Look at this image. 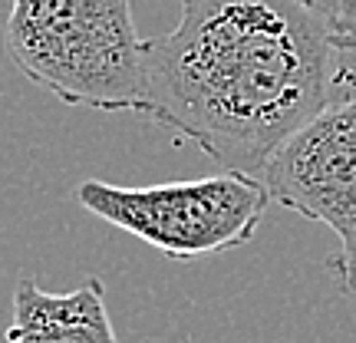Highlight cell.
<instances>
[{"label": "cell", "mask_w": 356, "mask_h": 343, "mask_svg": "<svg viewBox=\"0 0 356 343\" xmlns=\"http://www.w3.org/2000/svg\"><path fill=\"white\" fill-rule=\"evenodd\" d=\"M178 3L175 30L142 43L139 115L195 142L225 172L261 178L327 106V24L304 0Z\"/></svg>", "instance_id": "1"}, {"label": "cell", "mask_w": 356, "mask_h": 343, "mask_svg": "<svg viewBox=\"0 0 356 343\" xmlns=\"http://www.w3.org/2000/svg\"><path fill=\"white\" fill-rule=\"evenodd\" d=\"M330 271L337 274V284H340V291L356 297V238L353 241L340 244V255L330 261Z\"/></svg>", "instance_id": "7"}, {"label": "cell", "mask_w": 356, "mask_h": 343, "mask_svg": "<svg viewBox=\"0 0 356 343\" xmlns=\"http://www.w3.org/2000/svg\"><path fill=\"white\" fill-rule=\"evenodd\" d=\"M132 0H10L3 47L33 86L66 106L139 113L145 70Z\"/></svg>", "instance_id": "2"}, {"label": "cell", "mask_w": 356, "mask_h": 343, "mask_svg": "<svg viewBox=\"0 0 356 343\" xmlns=\"http://www.w3.org/2000/svg\"><path fill=\"white\" fill-rule=\"evenodd\" d=\"M7 343H122L106 310V287L86 278L73 291H43L20 278L13 291Z\"/></svg>", "instance_id": "5"}, {"label": "cell", "mask_w": 356, "mask_h": 343, "mask_svg": "<svg viewBox=\"0 0 356 343\" xmlns=\"http://www.w3.org/2000/svg\"><path fill=\"white\" fill-rule=\"evenodd\" d=\"M327 40H330L327 106L356 102V7L327 24Z\"/></svg>", "instance_id": "6"}, {"label": "cell", "mask_w": 356, "mask_h": 343, "mask_svg": "<svg viewBox=\"0 0 356 343\" xmlns=\"http://www.w3.org/2000/svg\"><path fill=\"white\" fill-rule=\"evenodd\" d=\"M89 215L129 231L132 238L162 251L165 257L218 255L241 248L257 234L270 205L264 182L244 172L165 182V185H109L99 178L79 182L73 191Z\"/></svg>", "instance_id": "3"}, {"label": "cell", "mask_w": 356, "mask_h": 343, "mask_svg": "<svg viewBox=\"0 0 356 343\" xmlns=\"http://www.w3.org/2000/svg\"><path fill=\"white\" fill-rule=\"evenodd\" d=\"M270 202L356 238V102L323 106L270 155L261 172Z\"/></svg>", "instance_id": "4"}]
</instances>
